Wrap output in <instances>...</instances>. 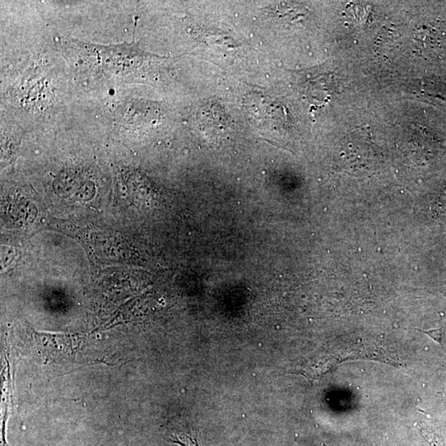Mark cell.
I'll return each mask as SVG.
<instances>
[{
  "label": "cell",
  "instance_id": "cell-1",
  "mask_svg": "<svg viewBox=\"0 0 446 446\" xmlns=\"http://www.w3.org/2000/svg\"><path fill=\"white\" fill-rule=\"evenodd\" d=\"M198 115V123L203 130L222 132L229 126L224 112L217 104L203 107Z\"/></svg>",
  "mask_w": 446,
  "mask_h": 446
},
{
  "label": "cell",
  "instance_id": "cell-2",
  "mask_svg": "<svg viewBox=\"0 0 446 446\" xmlns=\"http://www.w3.org/2000/svg\"><path fill=\"white\" fill-rule=\"evenodd\" d=\"M443 330V327H441L439 329L429 330V331H422V330L417 329V331L427 334V336H429L432 340L438 342L440 346L444 348L442 344Z\"/></svg>",
  "mask_w": 446,
  "mask_h": 446
},
{
  "label": "cell",
  "instance_id": "cell-3",
  "mask_svg": "<svg viewBox=\"0 0 446 446\" xmlns=\"http://www.w3.org/2000/svg\"><path fill=\"white\" fill-rule=\"evenodd\" d=\"M173 441L175 443L182 446H198L196 440L192 438L190 435L184 434L175 436Z\"/></svg>",
  "mask_w": 446,
  "mask_h": 446
}]
</instances>
